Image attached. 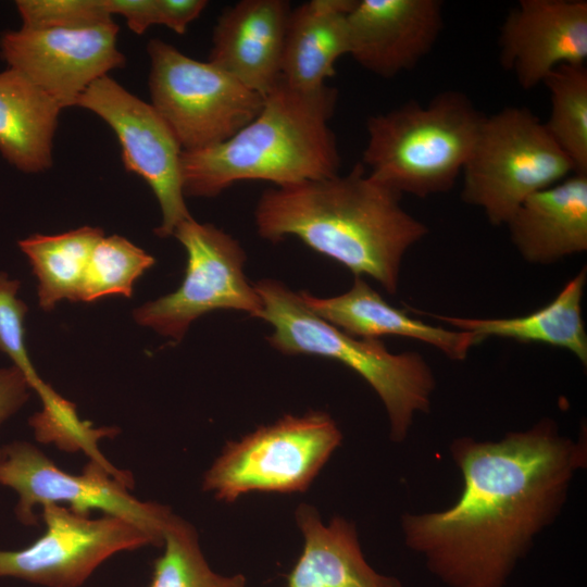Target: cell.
<instances>
[{"instance_id": "obj_14", "label": "cell", "mask_w": 587, "mask_h": 587, "mask_svg": "<svg viewBox=\"0 0 587 587\" xmlns=\"http://www.w3.org/2000/svg\"><path fill=\"white\" fill-rule=\"evenodd\" d=\"M498 46L502 67L526 90L561 65H585L587 1L520 0L500 27Z\"/></svg>"}, {"instance_id": "obj_6", "label": "cell", "mask_w": 587, "mask_h": 587, "mask_svg": "<svg viewBox=\"0 0 587 587\" xmlns=\"http://www.w3.org/2000/svg\"><path fill=\"white\" fill-rule=\"evenodd\" d=\"M573 173L538 116L525 107H505L484 116L461 173V199L491 225H505L526 198Z\"/></svg>"}, {"instance_id": "obj_20", "label": "cell", "mask_w": 587, "mask_h": 587, "mask_svg": "<svg viewBox=\"0 0 587 587\" xmlns=\"http://www.w3.org/2000/svg\"><path fill=\"white\" fill-rule=\"evenodd\" d=\"M296 521L304 547L287 587H401L398 579L378 574L369 565L350 522L335 517L325 525L316 510L307 504L297 509Z\"/></svg>"}, {"instance_id": "obj_11", "label": "cell", "mask_w": 587, "mask_h": 587, "mask_svg": "<svg viewBox=\"0 0 587 587\" xmlns=\"http://www.w3.org/2000/svg\"><path fill=\"white\" fill-rule=\"evenodd\" d=\"M41 508L45 534L24 549H0V577L46 587H79L115 553L162 546L147 530L118 516L91 519L54 503Z\"/></svg>"}, {"instance_id": "obj_9", "label": "cell", "mask_w": 587, "mask_h": 587, "mask_svg": "<svg viewBox=\"0 0 587 587\" xmlns=\"http://www.w3.org/2000/svg\"><path fill=\"white\" fill-rule=\"evenodd\" d=\"M0 451V485L16 491L15 515L20 523L37 525V505L67 503L70 510L82 515L100 510L130 521L163 545L164 529L173 513L166 505L132 496L128 488L134 479L127 471L90 460L83 473L70 474L27 441L10 442Z\"/></svg>"}, {"instance_id": "obj_8", "label": "cell", "mask_w": 587, "mask_h": 587, "mask_svg": "<svg viewBox=\"0 0 587 587\" xmlns=\"http://www.w3.org/2000/svg\"><path fill=\"white\" fill-rule=\"evenodd\" d=\"M341 441L324 412L285 415L229 442L203 477V489L232 502L249 491H304Z\"/></svg>"}, {"instance_id": "obj_18", "label": "cell", "mask_w": 587, "mask_h": 587, "mask_svg": "<svg viewBox=\"0 0 587 587\" xmlns=\"http://www.w3.org/2000/svg\"><path fill=\"white\" fill-rule=\"evenodd\" d=\"M299 294L315 315L355 338H412L457 361L464 360L470 349L480 342L471 332L437 327L411 317L407 311L385 301L361 276H355L351 288L336 297L319 298L308 291Z\"/></svg>"}, {"instance_id": "obj_23", "label": "cell", "mask_w": 587, "mask_h": 587, "mask_svg": "<svg viewBox=\"0 0 587 587\" xmlns=\"http://www.w3.org/2000/svg\"><path fill=\"white\" fill-rule=\"evenodd\" d=\"M103 237L101 228L84 226L58 235L36 234L18 241L37 277L42 310L51 311L63 299L80 301L92 250Z\"/></svg>"}, {"instance_id": "obj_22", "label": "cell", "mask_w": 587, "mask_h": 587, "mask_svg": "<svg viewBox=\"0 0 587 587\" xmlns=\"http://www.w3.org/2000/svg\"><path fill=\"white\" fill-rule=\"evenodd\" d=\"M583 267L545 307L515 317L477 319L433 315L458 330L471 332L482 341L488 337L541 342L573 353L587 363V333L583 319V297L586 285Z\"/></svg>"}, {"instance_id": "obj_16", "label": "cell", "mask_w": 587, "mask_h": 587, "mask_svg": "<svg viewBox=\"0 0 587 587\" xmlns=\"http://www.w3.org/2000/svg\"><path fill=\"white\" fill-rule=\"evenodd\" d=\"M286 0H241L227 7L213 29L209 62L265 97L280 79Z\"/></svg>"}, {"instance_id": "obj_31", "label": "cell", "mask_w": 587, "mask_h": 587, "mask_svg": "<svg viewBox=\"0 0 587 587\" xmlns=\"http://www.w3.org/2000/svg\"><path fill=\"white\" fill-rule=\"evenodd\" d=\"M159 24L184 34L208 5L205 0H157Z\"/></svg>"}, {"instance_id": "obj_30", "label": "cell", "mask_w": 587, "mask_h": 587, "mask_svg": "<svg viewBox=\"0 0 587 587\" xmlns=\"http://www.w3.org/2000/svg\"><path fill=\"white\" fill-rule=\"evenodd\" d=\"M29 388L15 366L0 369V424L23 407L29 397Z\"/></svg>"}, {"instance_id": "obj_17", "label": "cell", "mask_w": 587, "mask_h": 587, "mask_svg": "<svg viewBox=\"0 0 587 587\" xmlns=\"http://www.w3.org/2000/svg\"><path fill=\"white\" fill-rule=\"evenodd\" d=\"M521 257L552 264L587 250V174L573 173L526 198L505 224Z\"/></svg>"}, {"instance_id": "obj_3", "label": "cell", "mask_w": 587, "mask_h": 587, "mask_svg": "<svg viewBox=\"0 0 587 587\" xmlns=\"http://www.w3.org/2000/svg\"><path fill=\"white\" fill-rule=\"evenodd\" d=\"M337 95L327 85L302 91L280 78L258 115L230 138L182 151L184 195L211 198L237 182L284 187L339 174L341 159L329 127Z\"/></svg>"}, {"instance_id": "obj_24", "label": "cell", "mask_w": 587, "mask_h": 587, "mask_svg": "<svg viewBox=\"0 0 587 587\" xmlns=\"http://www.w3.org/2000/svg\"><path fill=\"white\" fill-rule=\"evenodd\" d=\"M542 84L551 103L545 127L573 164L574 172L587 174V68L561 65Z\"/></svg>"}, {"instance_id": "obj_2", "label": "cell", "mask_w": 587, "mask_h": 587, "mask_svg": "<svg viewBox=\"0 0 587 587\" xmlns=\"http://www.w3.org/2000/svg\"><path fill=\"white\" fill-rule=\"evenodd\" d=\"M401 197L359 162L345 175L266 189L254 211L255 226L272 242L295 236L394 295L405 252L428 233L401 207Z\"/></svg>"}, {"instance_id": "obj_26", "label": "cell", "mask_w": 587, "mask_h": 587, "mask_svg": "<svg viewBox=\"0 0 587 587\" xmlns=\"http://www.w3.org/2000/svg\"><path fill=\"white\" fill-rule=\"evenodd\" d=\"M155 260L118 235L103 237L93 248L83 283L80 301L95 302L105 296L129 298L135 282Z\"/></svg>"}, {"instance_id": "obj_29", "label": "cell", "mask_w": 587, "mask_h": 587, "mask_svg": "<svg viewBox=\"0 0 587 587\" xmlns=\"http://www.w3.org/2000/svg\"><path fill=\"white\" fill-rule=\"evenodd\" d=\"M110 15L123 16L135 34H143L150 26L159 24L157 0H103Z\"/></svg>"}, {"instance_id": "obj_27", "label": "cell", "mask_w": 587, "mask_h": 587, "mask_svg": "<svg viewBox=\"0 0 587 587\" xmlns=\"http://www.w3.org/2000/svg\"><path fill=\"white\" fill-rule=\"evenodd\" d=\"M20 282L0 273V351L4 352L20 370L40 398L51 392V387L37 374L25 346L24 317L26 304L16 298Z\"/></svg>"}, {"instance_id": "obj_13", "label": "cell", "mask_w": 587, "mask_h": 587, "mask_svg": "<svg viewBox=\"0 0 587 587\" xmlns=\"http://www.w3.org/2000/svg\"><path fill=\"white\" fill-rule=\"evenodd\" d=\"M118 30L114 22L73 29L21 27L2 33L0 54L64 109L76 105L93 82L124 65Z\"/></svg>"}, {"instance_id": "obj_25", "label": "cell", "mask_w": 587, "mask_h": 587, "mask_svg": "<svg viewBox=\"0 0 587 587\" xmlns=\"http://www.w3.org/2000/svg\"><path fill=\"white\" fill-rule=\"evenodd\" d=\"M163 546L149 587H246L241 574L223 576L211 570L195 528L174 514L164 529Z\"/></svg>"}, {"instance_id": "obj_19", "label": "cell", "mask_w": 587, "mask_h": 587, "mask_svg": "<svg viewBox=\"0 0 587 587\" xmlns=\"http://www.w3.org/2000/svg\"><path fill=\"white\" fill-rule=\"evenodd\" d=\"M355 0H310L288 15L280 78L312 91L335 75V63L349 53L347 16Z\"/></svg>"}, {"instance_id": "obj_12", "label": "cell", "mask_w": 587, "mask_h": 587, "mask_svg": "<svg viewBox=\"0 0 587 587\" xmlns=\"http://www.w3.org/2000/svg\"><path fill=\"white\" fill-rule=\"evenodd\" d=\"M76 107L93 112L114 130L125 168L142 177L158 199L162 220L154 233L163 238L173 235L191 215L183 191V150L165 121L151 103L108 75L93 82Z\"/></svg>"}, {"instance_id": "obj_10", "label": "cell", "mask_w": 587, "mask_h": 587, "mask_svg": "<svg viewBox=\"0 0 587 587\" xmlns=\"http://www.w3.org/2000/svg\"><path fill=\"white\" fill-rule=\"evenodd\" d=\"M173 235L187 253L184 280L174 292L137 308L138 324L180 341L192 321L212 311H243L259 319L263 303L246 278V253L235 238L192 217Z\"/></svg>"}, {"instance_id": "obj_7", "label": "cell", "mask_w": 587, "mask_h": 587, "mask_svg": "<svg viewBox=\"0 0 587 587\" xmlns=\"http://www.w3.org/2000/svg\"><path fill=\"white\" fill-rule=\"evenodd\" d=\"M151 105L183 151L223 142L251 122L264 97L211 62L197 61L174 46L148 42Z\"/></svg>"}, {"instance_id": "obj_5", "label": "cell", "mask_w": 587, "mask_h": 587, "mask_svg": "<svg viewBox=\"0 0 587 587\" xmlns=\"http://www.w3.org/2000/svg\"><path fill=\"white\" fill-rule=\"evenodd\" d=\"M263 310L259 319L273 326L266 338L284 354H309L337 360L362 376L383 401L390 438L402 441L413 417L430 408L435 377L424 358L414 351L391 353L379 339L350 336L315 315L294 292L275 279L254 285Z\"/></svg>"}, {"instance_id": "obj_1", "label": "cell", "mask_w": 587, "mask_h": 587, "mask_svg": "<svg viewBox=\"0 0 587 587\" xmlns=\"http://www.w3.org/2000/svg\"><path fill=\"white\" fill-rule=\"evenodd\" d=\"M450 451L462 494L444 511L405 514V544L448 587H504L564 505L586 464V441L562 436L545 419L498 441L458 438Z\"/></svg>"}, {"instance_id": "obj_21", "label": "cell", "mask_w": 587, "mask_h": 587, "mask_svg": "<svg viewBox=\"0 0 587 587\" xmlns=\"http://www.w3.org/2000/svg\"><path fill=\"white\" fill-rule=\"evenodd\" d=\"M62 108L24 74L0 72V152L18 171L52 164V140Z\"/></svg>"}, {"instance_id": "obj_28", "label": "cell", "mask_w": 587, "mask_h": 587, "mask_svg": "<svg viewBox=\"0 0 587 587\" xmlns=\"http://www.w3.org/2000/svg\"><path fill=\"white\" fill-rule=\"evenodd\" d=\"M27 29H73L113 22L103 0H18Z\"/></svg>"}, {"instance_id": "obj_15", "label": "cell", "mask_w": 587, "mask_h": 587, "mask_svg": "<svg viewBox=\"0 0 587 587\" xmlns=\"http://www.w3.org/2000/svg\"><path fill=\"white\" fill-rule=\"evenodd\" d=\"M442 26L439 0H355L347 16L348 54L372 74L392 78L432 51Z\"/></svg>"}, {"instance_id": "obj_4", "label": "cell", "mask_w": 587, "mask_h": 587, "mask_svg": "<svg viewBox=\"0 0 587 587\" xmlns=\"http://www.w3.org/2000/svg\"><path fill=\"white\" fill-rule=\"evenodd\" d=\"M484 116L458 90L440 91L425 105L408 101L367 118L361 163L400 196L447 192L463 171Z\"/></svg>"}]
</instances>
